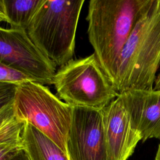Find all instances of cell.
Instances as JSON below:
<instances>
[{"label":"cell","instance_id":"1","mask_svg":"<svg viewBox=\"0 0 160 160\" xmlns=\"http://www.w3.org/2000/svg\"><path fill=\"white\" fill-rule=\"evenodd\" d=\"M152 0H91L88 34L98 61L114 88L120 55L136 22Z\"/></svg>","mask_w":160,"mask_h":160},{"label":"cell","instance_id":"2","mask_svg":"<svg viewBox=\"0 0 160 160\" xmlns=\"http://www.w3.org/2000/svg\"><path fill=\"white\" fill-rule=\"evenodd\" d=\"M160 68V0L151 4L136 22L120 55L114 88L154 89Z\"/></svg>","mask_w":160,"mask_h":160},{"label":"cell","instance_id":"3","mask_svg":"<svg viewBox=\"0 0 160 160\" xmlns=\"http://www.w3.org/2000/svg\"><path fill=\"white\" fill-rule=\"evenodd\" d=\"M84 0H43L26 31L28 36L56 66L74 56L75 37Z\"/></svg>","mask_w":160,"mask_h":160},{"label":"cell","instance_id":"4","mask_svg":"<svg viewBox=\"0 0 160 160\" xmlns=\"http://www.w3.org/2000/svg\"><path fill=\"white\" fill-rule=\"evenodd\" d=\"M13 109L16 120L32 125L67 153L72 107L43 84L29 80L18 84Z\"/></svg>","mask_w":160,"mask_h":160},{"label":"cell","instance_id":"5","mask_svg":"<svg viewBox=\"0 0 160 160\" xmlns=\"http://www.w3.org/2000/svg\"><path fill=\"white\" fill-rule=\"evenodd\" d=\"M53 84L59 99L72 108L102 109L119 96L94 53L61 66Z\"/></svg>","mask_w":160,"mask_h":160},{"label":"cell","instance_id":"6","mask_svg":"<svg viewBox=\"0 0 160 160\" xmlns=\"http://www.w3.org/2000/svg\"><path fill=\"white\" fill-rule=\"evenodd\" d=\"M0 62L34 81L53 84L56 66L34 44L24 29L0 26Z\"/></svg>","mask_w":160,"mask_h":160},{"label":"cell","instance_id":"7","mask_svg":"<svg viewBox=\"0 0 160 160\" xmlns=\"http://www.w3.org/2000/svg\"><path fill=\"white\" fill-rule=\"evenodd\" d=\"M69 160H111L102 109L73 107L66 142Z\"/></svg>","mask_w":160,"mask_h":160},{"label":"cell","instance_id":"8","mask_svg":"<svg viewBox=\"0 0 160 160\" xmlns=\"http://www.w3.org/2000/svg\"><path fill=\"white\" fill-rule=\"evenodd\" d=\"M102 113L110 159L128 160L133 154L138 143L142 141V136L134 126L119 96L102 109Z\"/></svg>","mask_w":160,"mask_h":160},{"label":"cell","instance_id":"9","mask_svg":"<svg viewBox=\"0 0 160 160\" xmlns=\"http://www.w3.org/2000/svg\"><path fill=\"white\" fill-rule=\"evenodd\" d=\"M142 141H160V89H131L119 94Z\"/></svg>","mask_w":160,"mask_h":160},{"label":"cell","instance_id":"10","mask_svg":"<svg viewBox=\"0 0 160 160\" xmlns=\"http://www.w3.org/2000/svg\"><path fill=\"white\" fill-rule=\"evenodd\" d=\"M21 142L30 160H69L66 152L28 122H24Z\"/></svg>","mask_w":160,"mask_h":160},{"label":"cell","instance_id":"11","mask_svg":"<svg viewBox=\"0 0 160 160\" xmlns=\"http://www.w3.org/2000/svg\"><path fill=\"white\" fill-rule=\"evenodd\" d=\"M43 0H4L8 23L11 28L27 30Z\"/></svg>","mask_w":160,"mask_h":160},{"label":"cell","instance_id":"12","mask_svg":"<svg viewBox=\"0 0 160 160\" xmlns=\"http://www.w3.org/2000/svg\"><path fill=\"white\" fill-rule=\"evenodd\" d=\"M24 122L15 119L0 130V160H9L22 148Z\"/></svg>","mask_w":160,"mask_h":160},{"label":"cell","instance_id":"13","mask_svg":"<svg viewBox=\"0 0 160 160\" xmlns=\"http://www.w3.org/2000/svg\"><path fill=\"white\" fill-rule=\"evenodd\" d=\"M32 80L26 75L12 69L0 62V82L19 84L22 82Z\"/></svg>","mask_w":160,"mask_h":160},{"label":"cell","instance_id":"14","mask_svg":"<svg viewBox=\"0 0 160 160\" xmlns=\"http://www.w3.org/2000/svg\"><path fill=\"white\" fill-rule=\"evenodd\" d=\"M18 84L0 82V109L14 100Z\"/></svg>","mask_w":160,"mask_h":160},{"label":"cell","instance_id":"15","mask_svg":"<svg viewBox=\"0 0 160 160\" xmlns=\"http://www.w3.org/2000/svg\"><path fill=\"white\" fill-rule=\"evenodd\" d=\"M15 119L13 101L0 109V130Z\"/></svg>","mask_w":160,"mask_h":160},{"label":"cell","instance_id":"16","mask_svg":"<svg viewBox=\"0 0 160 160\" xmlns=\"http://www.w3.org/2000/svg\"><path fill=\"white\" fill-rule=\"evenodd\" d=\"M9 160H30L28 154L22 148L19 151H18L14 156H13Z\"/></svg>","mask_w":160,"mask_h":160},{"label":"cell","instance_id":"17","mask_svg":"<svg viewBox=\"0 0 160 160\" xmlns=\"http://www.w3.org/2000/svg\"><path fill=\"white\" fill-rule=\"evenodd\" d=\"M8 22V19L5 12L4 0H0V22Z\"/></svg>","mask_w":160,"mask_h":160},{"label":"cell","instance_id":"18","mask_svg":"<svg viewBox=\"0 0 160 160\" xmlns=\"http://www.w3.org/2000/svg\"><path fill=\"white\" fill-rule=\"evenodd\" d=\"M154 89L155 90H159L160 89V68L157 74V76L156 78Z\"/></svg>","mask_w":160,"mask_h":160},{"label":"cell","instance_id":"19","mask_svg":"<svg viewBox=\"0 0 160 160\" xmlns=\"http://www.w3.org/2000/svg\"><path fill=\"white\" fill-rule=\"evenodd\" d=\"M155 160H160V141L158 144V150H157L156 156H155Z\"/></svg>","mask_w":160,"mask_h":160}]
</instances>
